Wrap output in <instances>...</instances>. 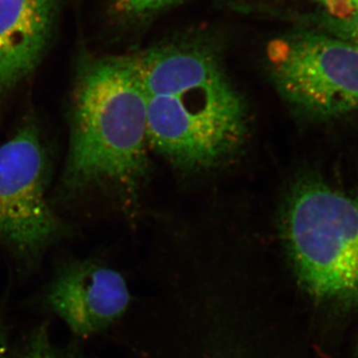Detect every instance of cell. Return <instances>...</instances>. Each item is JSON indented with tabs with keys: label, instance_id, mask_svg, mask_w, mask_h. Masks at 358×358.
I'll return each instance as SVG.
<instances>
[{
	"label": "cell",
	"instance_id": "obj_1",
	"mask_svg": "<svg viewBox=\"0 0 358 358\" xmlns=\"http://www.w3.org/2000/svg\"><path fill=\"white\" fill-rule=\"evenodd\" d=\"M145 90L148 143L176 166L217 164L241 143L246 108L215 56L166 45L133 56Z\"/></svg>",
	"mask_w": 358,
	"mask_h": 358
},
{
	"label": "cell",
	"instance_id": "obj_2",
	"mask_svg": "<svg viewBox=\"0 0 358 358\" xmlns=\"http://www.w3.org/2000/svg\"><path fill=\"white\" fill-rule=\"evenodd\" d=\"M69 141L61 193L88 199L98 190H129L145 166L148 112L133 56L80 63L68 110Z\"/></svg>",
	"mask_w": 358,
	"mask_h": 358
},
{
	"label": "cell",
	"instance_id": "obj_3",
	"mask_svg": "<svg viewBox=\"0 0 358 358\" xmlns=\"http://www.w3.org/2000/svg\"><path fill=\"white\" fill-rule=\"evenodd\" d=\"M282 225L303 289L319 301L358 303V186L303 179L289 193Z\"/></svg>",
	"mask_w": 358,
	"mask_h": 358
},
{
	"label": "cell",
	"instance_id": "obj_4",
	"mask_svg": "<svg viewBox=\"0 0 358 358\" xmlns=\"http://www.w3.org/2000/svg\"><path fill=\"white\" fill-rule=\"evenodd\" d=\"M50 176L43 134L28 115L0 145V244L27 268L67 232L48 199Z\"/></svg>",
	"mask_w": 358,
	"mask_h": 358
},
{
	"label": "cell",
	"instance_id": "obj_5",
	"mask_svg": "<svg viewBox=\"0 0 358 358\" xmlns=\"http://www.w3.org/2000/svg\"><path fill=\"white\" fill-rule=\"evenodd\" d=\"M268 56L280 93L317 122L358 110V48L326 33L305 32L271 42Z\"/></svg>",
	"mask_w": 358,
	"mask_h": 358
},
{
	"label": "cell",
	"instance_id": "obj_6",
	"mask_svg": "<svg viewBox=\"0 0 358 358\" xmlns=\"http://www.w3.org/2000/svg\"><path fill=\"white\" fill-rule=\"evenodd\" d=\"M43 306L80 338L105 331L128 310L131 294L121 273L96 260L71 259L56 271Z\"/></svg>",
	"mask_w": 358,
	"mask_h": 358
},
{
	"label": "cell",
	"instance_id": "obj_7",
	"mask_svg": "<svg viewBox=\"0 0 358 358\" xmlns=\"http://www.w3.org/2000/svg\"><path fill=\"white\" fill-rule=\"evenodd\" d=\"M58 0H0V112L48 49Z\"/></svg>",
	"mask_w": 358,
	"mask_h": 358
},
{
	"label": "cell",
	"instance_id": "obj_8",
	"mask_svg": "<svg viewBox=\"0 0 358 358\" xmlns=\"http://www.w3.org/2000/svg\"><path fill=\"white\" fill-rule=\"evenodd\" d=\"M13 358H87L76 343L64 348L53 345L47 324H41L32 331L24 345Z\"/></svg>",
	"mask_w": 358,
	"mask_h": 358
},
{
	"label": "cell",
	"instance_id": "obj_9",
	"mask_svg": "<svg viewBox=\"0 0 358 358\" xmlns=\"http://www.w3.org/2000/svg\"><path fill=\"white\" fill-rule=\"evenodd\" d=\"M322 23L327 34L345 40L358 48V8L345 20H334L324 15Z\"/></svg>",
	"mask_w": 358,
	"mask_h": 358
},
{
	"label": "cell",
	"instance_id": "obj_10",
	"mask_svg": "<svg viewBox=\"0 0 358 358\" xmlns=\"http://www.w3.org/2000/svg\"><path fill=\"white\" fill-rule=\"evenodd\" d=\"M180 0H115V6L117 10L129 15H141L159 11Z\"/></svg>",
	"mask_w": 358,
	"mask_h": 358
},
{
	"label": "cell",
	"instance_id": "obj_11",
	"mask_svg": "<svg viewBox=\"0 0 358 358\" xmlns=\"http://www.w3.org/2000/svg\"><path fill=\"white\" fill-rule=\"evenodd\" d=\"M334 20H345L358 8V0H315Z\"/></svg>",
	"mask_w": 358,
	"mask_h": 358
},
{
	"label": "cell",
	"instance_id": "obj_12",
	"mask_svg": "<svg viewBox=\"0 0 358 358\" xmlns=\"http://www.w3.org/2000/svg\"><path fill=\"white\" fill-rule=\"evenodd\" d=\"M7 329L3 320L0 317V358H6Z\"/></svg>",
	"mask_w": 358,
	"mask_h": 358
}]
</instances>
